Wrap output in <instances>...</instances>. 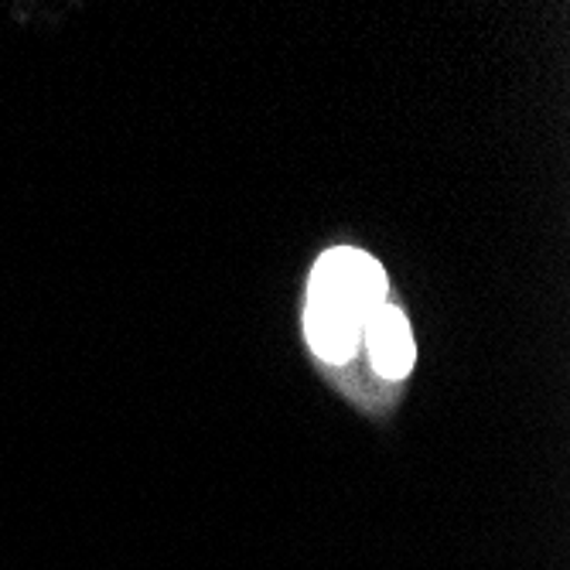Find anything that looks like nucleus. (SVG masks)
Returning a JSON list of instances; mask_svg holds the SVG:
<instances>
[{"instance_id": "7ed1b4c3", "label": "nucleus", "mask_w": 570, "mask_h": 570, "mask_svg": "<svg viewBox=\"0 0 570 570\" xmlns=\"http://www.w3.org/2000/svg\"><path fill=\"white\" fill-rule=\"evenodd\" d=\"M362 328L358 322L338 315V311L325 307V304H315V301H304V335H307V345L315 352L322 362L328 366H345V362L358 352V342H362Z\"/></svg>"}, {"instance_id": "f03ea898", "label": "nucleus", "mask_w": 570, "mask_h": 570, "mask_svg": "<svg viewBox=\"0 0 570 570\" xmlns=\"http://www.w3.org/2000/svg\"><path fill=\"white\" fill-rule=\"evenodd\" d=\"M373 355V366L380 376L386 380H403L413 370V358H417V348H413V335L410 325L403 318V311L393 304H383L376 315L370 318L366 332H362Z\"/></svg>"}, {"instance_id": "f257e3e1", "label": "nucleus", "mask_w": 570, "mask_h": 570, "mask_svg": "<svg viewBox=\"0 0 570 570\" xmlns=\"http://www.w3.org/2000/svg\"><path fill=\"white\" fill-rule=\"evenodd\" d=\"M307 301L325 304L366 328L370 318L386 304V274L362 249H328L311 271Z\"/></svg>"}]
</instances>
